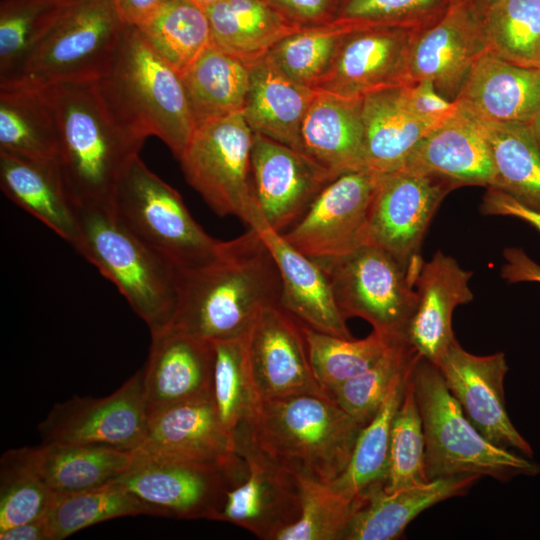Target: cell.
<instances>
[{
  "label": "cell",
  "instance_id": "obj_31",
  "mask_svg": "<svg viewBox=\"0 0 540 540\" xmlns=\"http://www.w3.org/2000/svg\"><path fill=\"white\" fill-rule=\"evenodd\" d=\"M0 186L10 201L72 246L78 232L77 211L59 180L54 163L0 151Z\"/></svg>",
  "mask_w": 540,
  "mask_h": 540
},
{
  "label": "cell",
  "instance_id": "obj_13",
  "mask_svg": "<svg viewBox=\"0 0 540 540\" xmlns=\"http://www.w3.org/2000/svg\"><path fill=\"white\" fill-rule=\"evenodd\" d=\"M144 370L106 397L73 396L55 404L39 424L42 443L93 444L136 451L146 437Z\"/></svg>",
  "mask_w": 540,
  "mask_h": 540
},
{
  "label": "cell",
  "instance_id": "obj_41",
  "mask_svg": "<svg viewBox=\"0 0 540 540\" xmlns=\"http://www.w3.org/2000/svg\"><path fill=\"white\" fill-rule=\"evenodd\" d=\"M151 515L149 508L116 482L56 496L46 515L51 540H62L91 525L110 519Z\"/></svg>",
  "mask_w": 540,
  "mask_h": 540
},
{
  "label": "cell",
  "instance_id": "obj_49",
  "mask_svg": "<svg viewBox=\"0 0 540 540\" xmlns=\"http://www.w3.org/2000/svg\"><path fill=\"white\" fill-rule=\"evenodd\" d=\"M450 3L451 0H342L335 20L426 28L445 14Z\"/></svg>",
  "mask_w": 540,
  "mask_h": 540
},
{
  "label": "cell",
  "instance_id": "obj_53",
  "mask_svg": "<svg viewBox=\"0 0 540 540\" xmlns=\"http://www.w3.org/2000/svg\"><path fill=\"white\" fill-rule=\"evenodd\" d=\"M505 263L501 267V276L509 283H540V264L531 259L518 247H507L503 250Z\"/></svg>",
  "mask_w": 540,
  "mask_h": 540
},
{
  "label": "cell",
  "instance_id": "obj_34",
  "mask_svg": "<svg viewBox=\"0 0 540 540\" xmlns=\"http://www.w3.org/2000/svg\"><path fill=\"white\" fill-rule=\"evenodd\" d=\"M59 128L49 99L39 87L0 88V151L54 163Z\"/></svg>",
  "mask_w": 540,
  "mask_h": 540
},
{
  "label": "cell",
  "instance_id": "obj_7",
  "mask_svg": "<svg viewBox=\"0 0 540 540\" xmlns=\"http://www.w3.org/2000/svg\"><path fill=\"white\" fill-rule=\"evenodd\" d=\"M125 26L112 0H60L15 86L101 80Z\"/></svg>",
  "mask_w": 540,
  "mask_h": 540
},
{
  "label": "cell",
  "instance_id": "obj_24",
  "mask_svg": "<svg viewBox=\"0 0 540 540\" xmlns=\"http://www.w3.org/2000/svg\"><path fill=\"white\" fill-rule=\"evenodd\" d=\"M361 100L316 90L302 120L298 151L333 179L365 169Z\"/></svg>",
  "mask_w": 540,
  "mask_h": 540
},
{
  "label": "cell",
  "instance_id": "obj_56",
  "mask_svg": "<svg viewBox=\"0 0 540 540\" xmlns=\"http://www.w3.org/2000/svg\"><path fill=\"white\" fill-rule=\"evenodd\" d=\"M481 20L483 16L502 0H465Z\"/></svg>",
  "mask_w": 540,
  "mask_h": 540
},
{
  "label": "cell",
  "instance_id": "obj_21",
  "mask_svg": "<svg viewBox=\"0 0 540 540\" xmlns=\"http://www.w3.org/2000/svg\"><path fill=\"white\" fill-rule=\"evenodd\" d=\"M151 339L143 368L147 415L181 403L212 400L213 343L172 327Z\"/></svg>",
  "mask_w": 540,
  "mask_h": 540
},
{
  "label": "cell",
  "instance_id": "obj_51",
  "mask_svg": "<svg viewBox=\"0 0 540 540\" xmlns=\"http://www.w3.org/2000/svg\"><path fill=\"white\" fill-rule=\"evenodd\" d=\"M289 21L300 27L335 20L342 0H266Z\"/></svg>",
  "mask_w": 540,
  "mask_h": 540
},
{
  "label": "cell",
  "instance_id": "obj_9",
  "mask_svg": "<svg viewBox=\"0 0 540 540\" xmlns=\"http://www.w3.org/2000/svg\"><path fill=\"white\" fill-rule=\"evenodd\" d=\"M317 263L345 319L362 318L391 342L405 341L416 305L414 287L422 259L404 264L386 250L365 244Z\"/></svg>",
  "mask_w": 540,
  "mask_h": 540
},
{
  "label": "cell",
  "instance_id": "obj_6",
  "mask_svg": "<svg viewBox=\"0 0 540 540\" xmlns=\"http://www.w3.org/2000/svg\"><path fill=\"white\" fill-rule=\"evenodd\" d=\"M409 377L423 425L429 481L469 474L508 481L539 473V465L492 444L479 433L435 365L416 354Z\"/></svg>",
  "mask_w": 540,
  "mask_h": 540
},
{
  "label": "cell",
  "instance_id": "obj_22",
  "mask_svg": "<svg viewBox=\"0 0 540 540\" xmlns=\"http://www.w3.org/2000/svg\"><path fill=\"white\" fill-rule=\"evenodd\" d=\"M472 275L438 250L429 261H423L416 277L417 300L405 342L435 366L456 339L452 329L455 308L473 300L469 286Z\"/></svg>",
  "mask_w": 540,
  "mask_h": 540
},
{
  "label": "cell",
  "instance_id": "obj_54",
  "mask_svg": "<svg viewBox=\"0 0 540 540\" xmlns=\"http://www.w3.org/2000/svg\"><path fill=\"white\" fill-rule=\"evenodd\" d=\"M169 0H112L125 25L138 27L150 20Z\"/></svg>",
  "mask_w": 540,
  "mask_h": 540
},
{
  "label": "cell",
  "instance_id": "obj_17",
  "mask_svg": "<svg viewBox=\"0 0 540 540\" xmlns=\"http://www.w3.org/2000/svg\"><path fill=\"white\" fill-rule=\"evenodd\" d=\"M447 388L470 423L492 444L531 457L533 450L512 424L506 410L503 352L478 356L455 339L436 365Z\"/></svg>",
  "mask_w": 540,
  "mask_h": 540
},
{
  "label": "cell",
  "instance_id": "obj_39",
  "mask_svg": "<svg viewBox=\"0 0 540 540\" xmlns=\"http://www.w3.org/2000/svg\"><path fill=\"white\" fill-rule=\"evenodd\" d=\"M137 28L150 46L180 74L211 43L206 12L185 0H169Z\"/></svg>",
  "mask_w": 540,
  "mask_h": 540
},
{
  "label": "cell",
  "instance_id": "obj_10",
  "mask_svg": "<svg viewBox=\"0 0 540 540\" xmlns=\"http://www.w3.org/2000/svg\"><path fill=\"white\" fill-rule=\"evenodd\" d=\"M253 139L236 112L196 127L178 158L187 183L214 213L236 216L250 228L266 223L253 184Z\"/></svg>",
  "mask_w": 540,
  "mask_h": 540
},
{
  "label": "cell",
  "instance_id": "obj_57",
  "mask_svg": "<svg viewBox=\"0 0 540 540\" xmlns=\"http://www.w3.org/2000/svg\"><path fill=\"white\" fill-rule=\"evenodd\" d=\"M197 7H199L200 9L202 10H206L209 6H211L212 4L220 1V0H185Z\"/></svg>",
  "mask_w": 540,
  "mask_h": 540
},
{
  "label": "cell",
  "instance_id": "obj_16",
  "mask_svg": "<svg viewBox=\"0 0 540 540\" xmlns=\"http://www.w3.org/2000/svg\"><path fill=\"white\" fill-rule=\"evenodd\" d=\"M249 381L256 402L325 394L309 360L301 323L281 305L265 308L246 336Z\"/></svg>",
  "mask_w": 540,
  "mask_h": 540
},
{
  "label": "cell",
  "instance_id": "obj_52",
  "mask_svg": "<svg viewBox=\"0 0 540 540\" xmlns=\"http://www.w3.org/2000/svg\"><path fill=\"white\" fill-rule=\"evenodd\" d=\"M480 211L485 215L509 216L520 219L540 232V211L523 205L501 189L487 187Z\"/></svg>",
  "mask_w": 540,
  "mask_h": 540
},
{
  "label": "cell",
  "instance_id": "obj_18",
  "mask_svg": "<svg viewBox=\"0 0 540 540\" xmlns=\"http://www.w3.org/2000/svg\"><path fill=\"white\" fill-rule=\"evenodd\" d=\"M233 442L235 451L246 462L247 474L227 492L218 521L237 525L259 539L274 540L300 516L299 480L245 435L235 434Z\"/></svg>",
  "mask_w": 540,
  "mask_h": 540
},
{
  "label": "cell",
  "instance_id": "obj_36",
  "mask_svg": "<svg viewBox=\"0 0 540 540\" xmlns=\"http://www.w3.org/2000/svg\"><path fill=\"white\" fill-rule=\"evenodd\" d=\"M196 127L242 112L249 66L210 43L181 74Z\"/></svg>",
  "mask_w": 540,
  "mask_h": 540
},
{
  "label": "cell",
  "instance_id": "obj_30",
  "mask_svg": "<svg viewBox=\"0 0 540 540\" xmlns=\"http://www.w3.org/2000/svg\"><path fill=\"white\" fill-rule=\"evenodd\" d=\"M242 114L253 131L299 149V132L316 90L292 80L267 56L249 66ZM299 152V151H298Z\"/></svg>",
  "mask_w": 540,
  "mask_h": 540
},
{
  "label": "cell",
  "instance_id": "obj_28",
  "mask_svg": "<svg viewBox=\"0 0 540 540\" xmlns=\"http://www.w3.org/2000/svg\"><path fill=\"white\" fill-rule=\"evenodd\" d=\"M481 476L456 475L386 492L384 487L359 496L360 504L341 540H393L424 510L465 495Z\"/></svg>",
  "mask_w": 540,
  "mask_h": 540
},
{
  "label": "cell",
  "instance_id": "obj_44",
  "mask_svg": "<svg viewBox=\"0 0 540 540\" xmlns=\"http://www.w3.org/2000/svg\"><path fill=\"white\" fill-rule=\"evenodd\" d=\"M55 494L35 470L28 447L6 451L0 461V531L46 517Z\"/></svg>",
  "mask_w": 540,
  "mask_h": 540
},
{
  "label": "cell",
  "instance_id": "obj_15",
  "mask_svg": "<svg viewBox=\"0 0 540 540\" xmlns=\"http://www.w3.org/2000/svg\"><path fill=\"white\" fill-rule=\"evenodd\" d=\"M424 28L363 25L343 38L333 64L315 90L344 98L363 96L413 82L410 57Z\"/></svg>",
  "mask_w": 540,
  "mask_h": 540
},
{
  "label": "cell",
  "instance_id": "obj_14",
  "mask_svg": "<svg viewBox=\"0 0 540 540\" xmlns=\"http://www.w3.org/2000/svg\"><path fill=\"white\" fill-rule=\"evenodd\" d=\"M381 173H344L329 182L283 238L314 261L343 256L367 244V228Z\"/></svg>",
  "mask_w": 540,
  "mask_h": 540
},
{
  "label": "cell",
  "instance_id": "obj_48",
  "mask_svg": "<svg viewBox=\"0 0 540 540\" xmlns=\"http://www.w3.org/2000/svg\"><path fill=\"white\" fill-rule=\"evenodd\" d=\"M301 513L274 540H341L360 504V498L343 497L325 484L298 479Z\"/></svg>",
  "mask_w": 540,
  "mask_h": 540
},
{
  "label": "cell",
  "instance_id": "obj_27",
  "mask_svg": "<svg viewBox=\"0 0 540 540\" xmlns=\"http://www.w3.org/2000/svg\"><path fill=\"white\" fill-rule=\"evenodd\" d=\"M404 166L443 176L459 187H490L495 181L490 148L481 127L459 105L453 115L420 140Z\"/></svg>",
  "mask_w": 540,
  "mask_h": 540
},
{
  "label": "cell",
  "instance_id": "obj_47",
  "mask_svg": "<svg viewBox=\"0 0 540 540\" xmlns=\"http://www.w3.org/2000/svg\"><path fill=\"white\" fill-rule=\"evenodd\" d=\"M428 481L423 425L408 371L404 395L392 422L388 477L384 490L393 492Z\"/></svg>",
  "mask_w": 540,
  "mask_h": 540
},
{
  "label": "cell",
  "instance_id": "obj_2",
  "mask_svg": "<svg viewBox=\"0 0 540 540\" xmlns=\"http://www.w3.org/2000/svg\"><path fill=\"white\" fill-rule=\"evenodd\" d=\"M39 88L56 114L54 167L69 199L75 207L112 206L118 183L146 138L113 109L98 81Z\"/></svg>",
  "mask_w": 540,
  "mask_h": 540
},
{
  "label": "cell",
  "instance_id": "obj_50",
  "mask_svg": "<svg viewBox=\"0 0 540 540\" xmlns=\"http://www.w3.org/2000/svg\"><path fill=\"white\" fill-rule=\"evenodd\" d=\"M402 90L409 109L435 125L449 118L458 109V104L442 96L429 80L410 82L403 85Z\"/></svg>",
  "mask_w": 540,
  "mask_h": 540
},
{
  "label": "cell",
  "instance_id": "obj_5",
  "mask_svg": "<svg viewBox=\"0 0 540 540\" xmlns=\"http://www.w3.org/2000/svg\"><path fill=\"white\" fill-rule=\"evenodd\" d=\"M76 211L75 250L117 287L151 336L168 329L176 307V269L142 243L112 206Z\"/></svg>",
  "mask_w": 540,
  "mask_h": 540
},
{
  "label": "cell",
  "instance_id": "obj_26",
  "mask_svg": "<svg viewBox=\"0 0 540 540\" xmlns=\"http://www.w3.org/2000/svg\"><path fill=\"white\" fill-rule=\"evenodd\" d=\"M139 449L197 462H218L238 454L212 400L181 403L150 413Z\"/></svg>",
  "mask_w": 540,
  "mask_h": 540
},
{
  "label": "cell",
  "instance_id": "obj_19",
  "mask_svg": "<svg viewBox=\"0 0 540 540\" xmlns=\"http://www.w3.org/2000/svg\"><path fill=\"white\" fill-rule=\"evenodd\" d=\"M252 176L267 226L282 235L306 214L333 178L297 150L254 133Z\"/></svg>",
  "mask_w": 540,
  "mask_h": 540
},
{
  "label": "cell",
  "instance_id": "obj_8",
  "mask_svg": "<svg viewBox=\"0 0 540 540\" xmlns=\"http://www.w3.org/2000/svg\"><path fill=\"white\" fill-rule=\"evenodd\" d=\"M112 209L149 249L175 269L211 260L221 242L194 220L180 194L136 156L116 188Z\"/></svg>",
  "mask_w": 540,
  "mask_h": 540
},
{
  "label": "cell",
  "instance_id": "obj_3",
  "mask_svg": "<svg viewBox=\"0 0 540 540\" xmlns=\"http://www.w3.org/2000/svg\"><path fill=\"white\" fill-rule=\"evenodd\" d=\"M362 428L328 395L307 393L256 402L234 435L298 479L328 485L346 468Z\"/></svg>",
  "mask_w": 540,
  "mask_h": 540
},
{
  "label": "cell",
  "instance_id": "obj_1",
  "mask_svg": "<svg viewBox=\"0 0 540 540\" xmlns=\"http://www.w3.org/2000/svg\"><path fill=\"white\" fill-rule=\"evenodd\" d=\"M175 285L170 327L210 342L246 337L265 308L280 305L282 292L275 259L253 228L222 241L208 262L176 269Z\"/></svg>",
  "mask_w": 540,
  "mask_h": 540
},
{
  "label": "cell",
  "instance_id": "obj_40",
  "mask_svg": "<svg viewBox=\"0 0 540 540\" xmlns=\"http://www.w3.org/2000/svg\"><path fill=\"white\" fill-rule=\"evenodd\" d=\"M481 26L488 52L540 68V0H502L483 16Z\"/></svg>",
  "mask_w": 540,
  "mask_h": 540
},
{
  "label": "cell",
  "instance_id": "obj_43",
  "mask_svg": "<svg viewBox=\"0 0 540 540\" xmlns=\"http://www.w3.org/2000/svg\"><path fill=\"white\" fill-rule=\"evenodd\" d=\"M302 330L314 376L324 393L372 367L394 343L376 331L363 339H346L305 325Z\"/></svg>",
  "mask_w": 540,
  "mask_h": 540
},
{
  "label": "cell",
  "instance_id": "obj_29",
  "mask_svg": "<svg viewBox=\"0 0 540 540\" xmlns=\"http://www.w3.org/2000/svg\"><path fill=\"white\" fill-rule=\"evenodd\" d=\"M403 85L362 97L365 169L389 173L401 169L420 140L435 126L407 106Z\"/></svg>",
  "mask_w": 540,
  "mask_h": 540
},
{
  "label": "cell",
  "instance_id": "obj_32",
  "mask_svg": "<svg viewBox=\"0 0 540 540\" xmlns=\"http://www.w3.org/2000/svg\"><path fill=\"white\" fill-rule=\"evenodd\" d=\"M211 43L250 66L285 36L302 28L266 0H220L205 10Z\"/></svg>",
  "mask_w": 540,
  "mask_h": 540
},
{
  "label": "cell",
  "instance_id": "obj_35",
  "mask_svg": "<svg viewBox=\"0 0 540 540\" xmlns=\"http://www.w3.org/2000/svg\"><path fill=\"white\" fill-rule=\"evenodd\" d=\"M413 359L393 378L379 410L361 429L344 471L327 485L333 492L354 499L372 489L385 486L392 422L401 404Z\"/></svg>",
  "mask_w": 540,
  "mask_h": 540
},
{
  "label": "cell",
  "instance_id": "obj_25",
  "mask_svg": "<svg viewBox=\"0 0 540 540\" xmlns=\"http://www.w3.org/2000/svg\"><path fill=\"white\" fill-rule=\"evenodd\" d=\"M281 277L280 305L302 325L341 338H354L319 264L293 248L266 224L257 228Z\"/></svg>",
  "mask_w": 540,
  "mask_h": 540
},
{
  "label": "cell",
  "instance_id": "obj_4",
  "mask_svg": "<svg viewBox=\"0 0 540 540\" xmlns=\"http://www.w3.org/2000/svg\"><path fill=\"white\" fill-rule=\"evenodd\" d=\"M99 85L119 116L137 133L156 136L178 159L196 125L181 74L135 26L126 25Z\"/></svg>",
  "mask_w": 540,
  "mask_h": 540
},
{
  "label": "cell",
  "instance_id": "obj_45",
  "mask_svg": "<svg viewBox=\"0 0 540 540\" xmlns=\"http://www.w3.org/2000/svg\"><path fill=\"white\" fill-rule=\"evenodd\" d=\"M415 355L405 341L394 342L372 367L325 393L364 427L379 410L393 378L408 366Z\"/></svg>",
  "mask_w": 540,
  "mask_h": 540
},
{
  "label": "cell",
  "instance_id": "obj_42",
  "mask_svg": "<svg viewBox=\"0 0 540 540\" xmlns=\"http://www.w3.org/2000/svg\"><path fill=\"white\" fill-rule=\"evenodd\" d=\"M60 0H2L0 88L18 84Z\"/></svg>",
  "mask_w": 540,
  "mask_h": 540
},
{
  "label": "cell",
  "instance_id": "obj_58",
  "mask_svg": "<svg viewBox=\"0 0 540 540\" xmlns=\"http://www.w3.org/2000/svg\"><path fill=\"white\" fill-rule=\"evenodd\" d=\"M530 124L540 146V113L532 120Z\"/></svg>",
  "mask_w": 540,
  "mask_h": 540
},
{
  "label": "cell",
  "instance_id": "obj_46",
  "mask_svg": "<svg viewBox=\"0 0 540 540\" xmlns=\"http://www.w3.org/2000/svg\"><path fill=\"white\" fill-rule=\"evenodd\" d=\"M212 343V401L222 425L233 439L256 403L249 381L246 337Z\"/></svg>",
  "mask_w": 540,
  "mask_h": 540
},
{
  "label": "cell",
  "instance_id": "obj_20",
  "mask_svg": "<svg viewBox=\"0 0 540 540\" xmlns=\"http://www.w3.org/2000/svg\"><path fill=\"white\" fill-rule=\"evenodd\" d=\"M485 51L481 20L465 0H451L445 14L418 33L411 51L410 78L431 81L442 96L455 101Z\"/></svg>",
  "mask_w": 540,
  "mask_h": 540
},
{
  "label": "cell",
  "instance_id": "obj_11",
  "mask_svg": "<svg viewBox=\"0 0 540 540\" xmlns=\"http://www.w3.org/2000/svg\"><path fill=\"white\" fill-rule=\"evenodd\" d=\"M247 474L235 454L218 462H197L134 452L131 467L116 481L140 499L151 515L219 520L226 494Z\"/></svg>",
  "mask_w": 540,
  "mask_h": 540
},
{
  "label": "cell",
  "instance_id": "obj_23",
  "mask_svg": "<svg viewBox=\"0 0 540 540\" xmlns=\"http://www.w3.org/2000/svg\"><path fill=\"white\" fill-rule=\"evenodd\" d=\"M455 102L481 120L531 123L540 113V68L518 66L485 51Z\"/></svg>",
  "mask_w": 540,
  "mask_h": 540
},
{
  "label": "cell",
  "instance_id": "obj_12",
  "mask_svg": "<svg viewBox=\"0 0 540 540\" xmlns=\"http://www.w3.org/2000/svg\"><path fill=\"white\" fill-rule=\"evenodd\" d=\"M459 186L443 176L404 166L381 173L371 205L367 244L404 264L421 259L425 233L445 196Z\"/></svg>",
  "mask_w": 540,
  "mask_h": 540
},
{
  "label": "cell",
  "instance_id": "obj_37",
  "mask_svg": "<svg viewBox=\"0 0 540 540\" xmlns=\"http://www.w3.org/2000/svg\"><path fill=\"white\" fill-rule=\"evenodd\" d=\"M475 119L493 161L495 181L490 187L501 189L523 205L540 211V146L531 124Z\"/></svg>",
  "mask_w": 540,
  "mask_h": 540
},
{
  "label": "cell",
  "instance_id": "obj_33",
  "mask_svg": "<svg viewBox=\"0 0 540 540\" xmlns=\"http://www.w3.org/2000/svg\"><path fill=\"white\" fill-rule=\"evenodd\" d=\"M37 473L55 496L116 481L132 465L135 451L93 444L42 443L28 447Z\"/></svg>",
  "mask_w": 540,
  "mask_h": 540
},
{
  "label": "cell",
  "instance_id": "obj_55",
  "mask_svg": "<svg viewBox=\"0 0 540 540\" xmlns=\"http://www.w3.org/2000/svg\"><path fill=\"white\" fill-rule=\"evenodd\" d=\"M1 540H51L46 517L0 531Z\"/></svg>",
  "mask_w": 540,
  "mask_h": 540
},
{
  "label": "cell",
  "instance_id": "obj_38",
  "mask_svg": "<svg viewBox=\"0 0 540 540\" xmlns=\"http://www.w3.org/2000/svg\"><path fill=\"white\" fill-rule=\"evenodd\" d=\"M360 26L334 20L302 27L281 39L267 57L292 80L315 89L331 68L344 36Z\"/></svg>",
  "mask_w": 540,
  "mask_h": 540
}]
</instances>
